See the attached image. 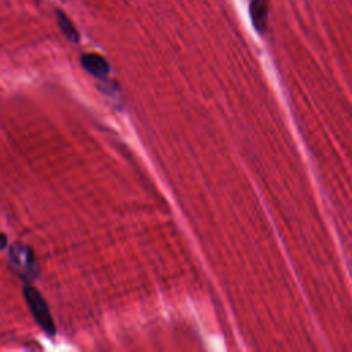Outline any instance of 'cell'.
<instances>
[{
	"instance_id": "obj_1",
	"label": "cell",
	"mask_w": 352,
	"mask_h": 352,
	"mask_svg": "<svg viewBox=\"0 0 352 352\" xmlns=\"http://www.w3.org/2000/svg\"><path fill=\"white\" fill-rule=\"evenodd\" d=\"M8 260L15 272L26 282H32L38 278L40 268L30 246L21 242H15L8 249Z\"/></svg>"
},
{
	"instance_id": "obj_2",
	"label": "cell",
	"mask_w": 352,
	"mask_h": 352,
	"mask_svg": "<svg viewBox=\"0 0 352 352\" xmlns=\"http://www.w3.org/2000/svg\"><path fill=\"white\" fill-rule=\"evenodd\" d=\"M23 297H25V301H26L33 318L36 319V322L41 327V330L44 333H47L48 336H54L56 331L55 323H54L52 315L48 309V305H47L45 300L43 298V296L40 294V292L36 290L33 286L26 285L23 287Z\"/></svg>"
},
{
	"instance_id": "obj_3",
	"label": "cell",
	"mask_w": 352,
	"mask_h": 352,
	"mask_svg": "<svg viewBox=\"0 0 352 352\" xmlns=\"http://www.w3.org/2000/svg\"><path fill=\"white\" fill-rule=\"evenodd\" d=\"M81 66L85 69V72H88L91 76L96 77V78H104L109 72V63L107 60L98 55V54H85L81 56Z\"/></svg>"
},
{
	"instance_id": "obj_4",
	"label": "cell",
	"mask_w": 352,
	"mask_h": 352,
	"mask_svg": "<svg viewBox=\"0 0 352 352\" xmlns=\"http://www.w3.org/2000/svg\"><path fill=\"white\" fill-rule=\"evenodd\" d=\"M250 16L257 32H264L268 16L267 0H252L250 1Z\"/></svg>"
},
{
	"instance_id": "obj_5",
	"label": "cell",
	"mask_w": 352,
	"mask_h": 352,
	"mask_svg": "<svg viewBox=\"0 0 352 352\" xmlns=\"http://www.w3.org/2000/svg\"><path fill=\"white\" fill-rule=\"evenodd\" d=\"M56 19H58L59 29H60L62 33L66 36V38L70 40V41H73V43H78V40H80L78 32L76 30L74 25L69 21V18H67L62 11H56Z\"/></svg>"
},
{
	"instance_id": "obj_6",
	"label": "cell",
	"mask_w": 352,
	"mask_h": 352,
	"mask_svg": "<svg viewBox=\"0 0 352 352\" xmlns=\"http://www.w3.org/2000/svg\"><path fill=\"white\" fill-rule=\"evenodd\" d=\"M8 239H7V235L6 234H3V232H0V250H4L6 248H7V242Z\"/></svg>"
}]
</instances>
